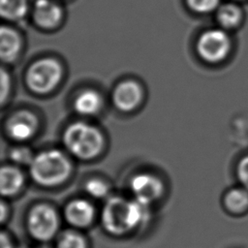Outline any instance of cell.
<instances>
[{"mask_svg": "<svg viewBox=\"0 0 248 248\" xmlns=\"http://www.w3.org/2000/svg\"><path fill=\"white\" fill-rule=\"evenodd\" d=\"M66 148L79 159H92L102 150L104 138L94 126L78 121L67 127L63 135Z\"/></svg>", "mask_w": 248, "mask_h": 248, "instance_id": "3957f363", "label": "cell"}, {"mask_svg": "<svg viewBox=\"0 0 248 248\" xmlns=\"http://www.w3.org/2000/svg\"><path fill=\"white\" fill-rule=\"evenodd\" d=\"M38 119L35 114L27 110L14 113L7 121L6 130L10 138L17 141L29 140L37 131Z\"/></svg>", "mask_w": 248, "mask_h": 248, "instance_id": "ba28073f", "label": "cell"}, {"mask_svg": "<svg viewBox=\"0 0 248 248\" xmlns=\"http://www.w3.org/2000/svg\"><path fill=\"white\" fill-rule=\"evenodd\" d=\"M0 56L3 62L14 61L21 48V40L19 35L14 29L2 26L0 31Z\"/></svg>", "mask_w": 248, "mask_h": 248, "instance_id": "7c38bea8", "label": "cell"}, {"mask_svg": "<svg viewBox=\"0 0 248 248\" xmlns=\"http://www.w3.org/2000/svg\"><path fill=\"white\" fill-rule=\"evenodd\" d=\"M147 206L137 201L113 197L102 210V226L111 235L120 236L137 229L147 216Z\"/></svg>", "mask_w": 248, "mask_h": 248, "instance_id": "6da1fadb", "label": "cell"}, {"mask_svg": "<svg viewBox=\"0 0 248 248\" xmlns=\"http://www.w3.org/2000/svg\"><path fill=\"white\" fill-rule=\"evenodd\" d=\"M24 177L22 172L15 167L4 166L0 173V190L4 197L16 195L23 186Z\"/></svg>", "mask_w": 248, "mask_h": 248, "instance_id": "4fadbf2b", "label": "cell"}, {"mask_svg": "<svg viewBox=\"0 0 248 248\" xmlns=\"http://www.w3.org/2000/svg\"><path fill=\"white\" fill-rule=\"evenodd\" d=\"M95 213V208L90 202L84 199H75L66 205L64 218L72 227L83 229L92 224Z\"/></svg>", "mask_w": 248, "mask_h": 248, "instance_id": "9c48e42d", "label": "cell"}, {"mask_svg": "<svg viewBox=\"0 0 248 248\" xmlns=\"http://www.w3.org/2000/svg\"><path fill=\"white\" fill-rule=\"evenodd\" d=\"M220 0H187L188 6L198 13H208L215 10Z\"/></svg>", "mask_w": 248, "mask_h": 248, "instance_id": "ffe728a7", "label": "cell"}, {"mask_svg": "<svg viewBox=\"0 0 248 248\" xmlns=\"http://www.w3.org/2000/svg\"><path fill=\"white\" fill-rule=\"evenodd\" d=\"M241 17L240 9L233 4L223 5L217 12V19L220 25L227 29L236 27L240 23Z\"/></svg>", "mask_w": 248, "mask_h": 248, "instance_id": "e0dca14e", "label": "cell"}, {"mask_svg": "<svg viewBox=\"0 0 248 248\" xmlns=\"http://www.w3.org/2000/svg\"><path fill=\"white\" fill-rule=\"evenodd\" d=\"M231 48V40L229 35L221 29H211L205 31L199 38L197 50L200 56L211 63L223 60Z\"/></svg>", "mask_w": 248, "mask_h": 248, "instance_id": "8992f818", "label": "cell"}, {"mask_svg": "<svg viewBox=\"0 0 248 248\" xmlns=\"http://www.w3.org/2000/svg\"><path fill=\"white\" fill-rule=\"evenodd\" d=\"M103 105L101 95L93 89H85L78 93L74 101L77 112L82 115H93L97 113Z\"/></svg>", "mask_w": 248, "mask_h": 248, "instance_id": "5bb4252c", "label": "cell"}, {"mask_svg": "<svg viewBox=\"0 0 248 248\" xmlns=\"http://www.w3.org/2000/svg\"><path fill=\"white\" fill-rule=\"evenodd\" d=\"M35 23L42 28H53L61 20L62 10L51 0H37L34 5Z\"/></svg>", "mask_w": 248, "mask_h": 248, "instance_id": "8fae6325", "label": "cell"}, {"mask_svg": "<svg viewBox=\"0 0 248 248\" xmlns=\"http://www.w3.org/2000/svg\"><path fill=\"white\" fill-rule=\"evenodd\" d=\"M85 191L95 199H103L108 193V184L101 179H90L85 184Z\"/></svg>", "mask_w": 248, "mask_h": 248, "instance_id": "d6986e66", "label": "cell"}, {"mask_svg": "<svg viewBox=\"0 0 248 248\" xmlns=\"http://www.w3.org/2000/svg\"><path fill=\"white\" fill-rule=\"evenodd\" d=\"M10 77L9 74L2 69L1 70V103L4 104L10 91Z\"/></svg>", "mask_w": 248, "mask_h": 248, "instance_id": "603a6c76", "label": "cell"}, {"mask_svg": "<svg viewBox=\"0 0 248 248\" xmlns=\"http://www.w3.org/2000/svg\"><path fill=\"white\" fill-rule=\"evenodd\" d=\"M59 226V215L56 209L49 204L34 205L27 214V231L35 240L41 242L51 240L57 234Z\"/></svg>", "mask_w": 248, "mask_h": 248, "instance_id": "277c9868", "label": "cell"}, {"mask_svg": "<svg viewBox=\"0 0 248 248\" xmlns=\"http://www.w3.org/2000/svg\"><path fill=\"white\" fill-rule=\"evenodd\" d=\"M38 248H49V247H46V246H41V247H38Z\"/></svg>", "mask_w": 248, "mask_h": 248, "instance_id": "484cf974", "label": "cell"}, {"mask_svg": "<svg viewBox=\"0 0 248 248\" xmlns=\"http://www.w3.org/2000/svg\"><path fill=\"white\" fill-rule=\"evenodd\" d=\"M62 68L60 63L50 57L34 62L26 72V83L36 93L45 94L51 91L60 81Z\"/></svg>", "mask_w": 248, "mask_h": 248, "instance_id": "5b68a950", "label": "cell"}, {"mask_svg": "<svg viewBox=\"0 0 248 248\" xmlns=\"http://www.w3.org/2000/svg\"><path fill=\"white\" fill-rule=\"evenodd\" d=\"M141 87L134 80L120 82L112 92V102L122 111H130L137 108L141 101Z\"/></svg>", "mask_w": 248, "mask_h": 248, "instance_id": "30bf717a", "label": "cell"}, {"mask_svg": "<svg viewBox=\"0 0 248 248\" xmlns=\"http://www.w3.org/2000/svg\"><path fill=\"white\" fill-rule=\"evenodd\" d=\"M237 177L242 187L248 190V156L239 162L237 167Z\"/></svg>", "mask_w": 248, "mask_h": 248, "instance_id": "7402d4cb", "label": "cell"}, {"mask_svg": "<svg viewBox=\"0 0 248 248\" xmlns=\"http://www.w3.org/2000/svg\"><path fill=\"white\" fill-rule=\"evenodd\" d=\"M130 187L135 199L146 205L160 199L164 190L161 180L151 173L135 175L131 179Z\"/></svg>", "mask_w": 248, "mask_h": 248, "instance_id": "52a82bcc", "label": "cell"}, {"mask_svg": "<svg viewBox=\"0 0 248 248\" xmlns=\"http://www.w3.org/2000/svg\"><path fill=\"white\" fill-rule=\"evenodd\" d=\"M10 155L14 162L20 164V165H26V164L30 165L35 157L32 155V152L29 148L23 147V146L14 148L11 151Z\"/></svg>", "mask_w": 248, "mask_h": 248, "instance_id": "44dd1931", "label": "cell"}, {"mask_svg": "<svg viewBox=\"0 0 248 248\" xmlns=\"http://www.w3.org/2000/svg\"><path fill=\"white\" fill-rule=\"evenodd\" d=\"M28 10L27 0H0L1 16L10 20L22 18Z\"/></svg>", "mask_w": 248, "mask_h": 248, "instance_id": "2e32d148", "label": "cell"}, {"mask_svg": "<svg viewBox=\"0 0 248 248\" xmlns=\"http://www.w3.org/2000/svg\"><path fill=\"white\" fill-rule=\"evenodd\" d=\"M71 163L68 157L57 149H50L37 154L30 164V174L33 180L46 187L63 183L71 173Z\"/></svg>", "mask_w": 248, "mask_h": 248, "instance_id": "7a4b0ae2", "label": "cell"}, {"mask_svg": "<svg viewBox=\"0 0 248 248\" xmlns=\"http://www.w3.org/2000/svg\"><path fill=\"white\" fill-rule=\"evenodd\" d=\"M0 243H1V248H13V244L10 239V236L4 231L2 232L0 236Z\"/></svg>", "mask_w": 248, "mask_h": 248, "instance_id": "cb8c5ba5", "label": "cell"}, {"mask_svg": "<svg viewBox=\"0 0 248 248\" xmlns=\"http://www.w3.org/2000/svg\"><path fill=\"white\" fill-rule=\"evenodd\" d=\"M7 217H8V207L4 203V202H1V222L4 223Z\"/></svg>", "mask_w": 248, "mask_h": 248, "instance_id": "d4e9b609", "label": "cell"}, {"mask_svg": "<svg viewBox=\"0 0 248 248\" xmlns=\"http://www.w3.org/2000/svg\"><path fill=\"white\" fill-rule=\"evenodd\" d=\"M224 204L228 211L238 214L248 209V190L243 187L230 190L224 198Z\"/></svg>", "mask_w": 248, "mask_h": 248, "instance_id": "9a60e30c", "label": "cell"}, {"mask_svg": "<svg viewBox=\"0 0 248 248\" xmlns=\"http://www.w3.org/2000/svg\"><path fill=\"white\" fill-rule=\"evenodd\" d=\"M56 248H87L85 237L75 230H66L59 233Z\"/></svg>", "mask_w": 248, "mask_h": 248, "instance_id": "ac0fdd59", "label": "cell"}]
</instances>
